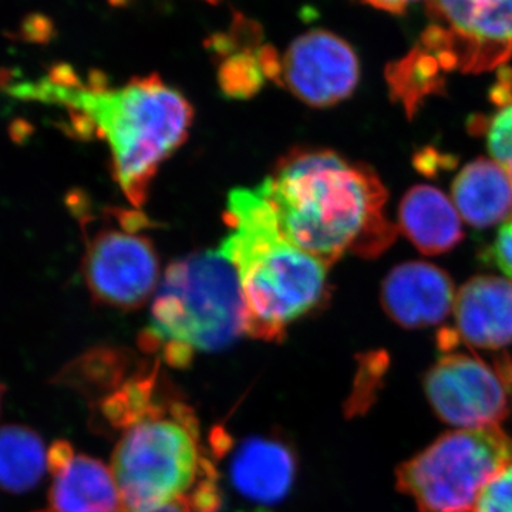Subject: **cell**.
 Masks as SVG:
<instances>
[{
  "label": "cell",
  "mask_w": 512,
  "mask_h": 512,
  "mask_svg": "<svg viewBox=\"0 0 512 512\" xmlns=\"http://www.w3.org/2000/svg\"><path fill=\"white\" fill-rule=\"evenodd\" d=\"M458 335L474 348L498 350L512 343V281L476 276L457 292Z\"/></svg>",
  "instance_id": "13"
},
{
  "label": "cell",
  "mask_w": 512,
  "mask_h": 512,
  "mask_svg": "<svg viewBox=\"0 0 512 512\" xmlns=\"http://www.w3.org/2000/svg\"><path fill=\"white\" fill-rule=\"evenodd\" d=\"M423 387L437 417L457 429L498 426L507 417L503 377L477 357H441L424 376Z\"/></svg>",
  "instance_id": "9"
},
{
  "label": "cell",
  "mask_w": 512,
  "mask_h": 512,
  "mask_svg": "<svg viewBox=\"0 0 512 512\" xmlns=\"http://www.w3.org/2000/svg\"><path fill=\"white\" fill-rule=\"evenodd\" d=\"M498 110L488 121V151L512 181V73L494 89Z\"/></svg>",
  "instance_id": "20"
},
{
  "label": "cell",
  "mask_w": 512,
  "mask_h": 512,
  "mask_svg": "<svg viewBox=\"0 0 512 512\" xmlns=\"http://www.w3.org/2000/svg\"><path fill=\"white\" fill-rule=\"evenodd\" d=\"M365 2L372 5L373 8L384 10V12L403 13L409 8V5L417 0H365Z\"/></svg>",
  "instance_id": "23"
},
{
  "label": "cell",
  "mask_w": 512,
  "mask_h": 512,
  "mask_svg": "<svg viewBox=\"0 0 512 512\" xmlns=\"http://www.w3.org/2000/svg\"><path fill=\"white\" fill-rule=\"evenodd\" d=\"M451 197L471 227L490 228L512 218V181L494 160L468 163L454 180Z\"/></svg>",
  "instance_id": "16"
},
{
  "label": "cell",
  "mask_w": 512,
  "mask_h": 512,
  "mask_svg": "<svg viewBox=\"0 0 512 512\" xmlns=\"http://www.w3.org/2000/svg\"><path fill=\"white\" fill-rule=\"evenodd\" d=\"M207 2L215 3V2H218V0H207Z\"/></svg>",
  "instance_id": "27"
},
{
  "label": "cell",
  "mask_w": 512,
  "mask_h": 512,
  "mask_svg": "<svg viewBox=\"0 0 512 512\" xmlns=\"http://www.w3.org/2000/svg\"><path fill=\"white\" fill-rule=\"evenodd\" d=\"M456 296L447 272L423 261L397 265L384 278L380 291L384 312L404 329L439 325L453 311Z\"/></svg>",
  "instance_id": "11"
},
{
  "label": "cell",
  "mask_w": 512,
  "mask_h": 512,
  "mask_svg": "<svg viewBox=\"0 0 512 512\" xmlns=\"http://www.w3.org/2000/svg\"><path fill=\"white\" fill-rule=\"evenodd\" d=\"M10 92L66 107L77 136L103 140L114 178L137 208L147 201L160 165L184 143L194 119L190 101L157 74L110 86L97 70L82 79L69 64H57L42 82L18 84Z\"/></svg>",
  "instance_id": "1"
},
{
  "label": "cell",
  "mask_w": 512,
  "mask_h": 512,
  "mask_svg": "<svg viewBox=\"0 0 512 512\" xmlns=\"http://www.w3.org/2000/svg\"><path fill=\"white\" fill-rule=\"evenodd\" d=\"M434 25L420 42L453 69L481 73L512 56V0H427Z\"/></svg>",
  "instance_id": "8"
},
{
  "label": "cell",
  "mask_w": 512,
  "mask_h": 512,
  "mask_svg": "<svg viewBox=\"0 0 512 512\" xmlns=\"http://www.w3.org/2000/svg\"><path fill=\"white\" fill-rule=\"evenodd\" d=\"M359 79L355 50L328 30L303 33L281 56L279 83L309 106L330 107L348 99Z\"/></svg>",
  "instance_id": "10"
},
{
  "label": "cell",
  "mask_w": 512,
  "mask_h": 512,
  "mask_svg": "<svg viewBox=\"0 0 512 512\" xmlns=\"http://www.w3.org/2000/svg\"><path fill=\"white\" fill-rule=\"evenodd\" d=\"M47 451L35 430L19 424L0 427V490L32 491L45 476Z\"/></svg>",
  "instance_id": "17"
},
{
  "label": "cell",
  "mask_w": 512,
  "mask_h": 512,
  "mask_svg": "<svg viewBox=\"0 0 512 512\" xmlns=\"http://www.w3.org/2000/svg\"><path fill=\"white\" fill-rule=\"evenodd\" d=\"M510 466L512 439L500 426L457 429L397 468V487L420 512H471Z\"/></svg>",
  "instance_id": "6"
},
{
  "label": "cell",
  "mask_w": 512,
  "mask_h": 512,
  "mask_svg": "<svg viewBox=\"0 0 512 512\" xmlns=\"http://www.w3.org/2000/svg\"><path fill=\"white\" fill-rule=\"evenodd\" d=\"M225 221L229 232L218 251L237 271L247 333L281 342L292 322L322 302L329 268L285 237L258 188L229 192Z\"/></svg>",
  "instance_id": "3"
},
{
  "label": "cell",
  "mask_w": 512,
  "mask_h": 512,
  "mask_svg": "<svg viewBox=\"0 0 512 512\" xmlns=\"http://www.w3.org/2000/svg\"><path fill=\"white\" fill-rule=\"evenodd\" d=\"M258 191L285 237L328 268L348 254L375 258L396 238L384 214L387 191L375 171L335 151L292 150Z\"/></svg>",
  "instance_id": "2"
},
{
  "label": "cell",
  "mask_w": 512,
  "mask_h": 512,
  "mask_svg": "<svg viewBox=\"0 0 512 512\" xmlns=\"http://www.w3.org/2000/svg\"><path fill=\"white\" fill-rule=\"evenodd\" d=\"M471 512H512V466L484 488Z\"/></svg>",
  "instance_id": "21"
},
{
  "label": "cell",
  "mask_w": 512,
  "mask_h": 512,
  "mask_svg": "<svg viewBox=\"0 0 512 512\" xmlns=\"http://www.w3.org/2000/svg\"><path fill=\"white\" fill-rule=\"evenodd\" d=\"M148 220L140 212L114 210V222L87 239L83 275L97 302L110 308L137 309L160 285V259L143 234Z\"/></svg>",
  "instance_id": "7"
},
{
  "label": "cell",
  "mask_w": 512,
  "mask_h": 512,
  "mask_svg": "<svg viewBox=\"0 0 512 512\" xmlns=\"http://www.w3.org/2000/svg\"><path fill=\"white\" fill-rule=\"evenodd\" d=\"M26 35L30 37V40H35V42H40V40H47V35H49V23H46V19L37 18V16H33L32 22L26 23L25 25Z\"/></svg>",
  "instance_id": "24"
},
{
  "label": "cell",
  "mask_w": 512,
  "mask_h": 512,
  "mask_svg": "<svg viewBox=\"0 0 512 512\" xmlns=\"http://www.w3.org/2000/svg\"><path fill=\"white\" fill-rule=\"evenodd\" d=\"M244 333L237 271L220 251H201L173 262L161 276L140 345L170 366L185 367L195 353L228 348Z\"/></svg>",
  "instance_id": "5"
},
{
  "label": "cell",
  "mask_w": 512,
  "mask_h": 512,
  "mask_svg": "<svg viewBox=\"0 0 512 512\" xmlns=\"http://www.w3.org/2000/svg\"><path fill=\"white\" fill-rule=\"evenodd\" d=\"M47 466L53 474V512H124L116 478L103 461L74 453L67 441H56L47 451Z\"/></svg>",
  "instance_id": "12"
},
{
  "label": "cell",
  "mask_w": 512,
  "mask_h": 512,
  "mask_svg": "<svg viewBox=\"0 0 512 512\" xmlns=\"http://www.w3.org/2000/svg\"><path fill=\"white\" fill-rule=\"evenodd\" d=\"M111 471L124 511L180 500L204 504L218 495L217 470L202 450L194 410L168 387L124 427Z\"/></svg>",
  "instance_id": "4"
},
{
  "label": "cell",
  "mask_w": 512,
  "mask_h": 512,
  "mask_svg": "<svg viewBox=\"0 0 512 512\" xmlns=\"http://www.w3.org/2000/svg\"><path fill=\"white\" fill-rule=\"evenodd\" d=\"M440 72H446L439 57L424 46H416L400 62L394 63L387 70L390 86L399 94L407 106L412 101L420 99L424 94L431 93L441 86L443 77Z\"/></svg>",
  "instance_id": "18"
},
{
  "label": "cell",
  "mask_w": 512,
  "mask_h": 512,
  "mask_svg": "<svg viewBox=\"0 0 512 512\" xmlns=\"http://www.w3.org/2000/svg\"><path fill=\"white\" fill-rule=\"evenodd\" d=\"M3 386L0 384V404H2Z\"/></svg>",
  "instance_id": "26"
},
{
  "label": "cell",
  "mask_w": 512,
  "mask_h": 512,
  "mask_svg": "<svg viewBox=\"0 0 512 512\" xmlns=\"http://www.w3.org/2000/svg\"><path fill=\"white\" fill-rule=\"evenodd\" d=\"M399 228L426 255L446 254L463 239V225L453 200L431 185H416L404 195Z\"/></svg>",
  "instance_id": "15"
},
{
  "label": "cell",
  "mask_w": 512,
  "mask_h": 512,
  "mask_svg": "<svg viewBox=\"0 0 512 512\" xmlns=\"http://www.w3.org/2000/svg\"><path fill=\"white\" fill-rule=\"evenodd\" d=\"M488 259L512 279V218L498 229L493 244L488 248Z\"/></svg>",
  "instance_id": "22"
},
{
  "label": "cell",
  "mask_w": 512,
  "mask_h": 512,
  "mask_svg": "<svg viewBox=\"0 0 512 512\" xmlns=\"http://www.w3.org/2000/svg\"><path fill=\"white\" fill-rule=\"evenodd\" d=\"M39 512H50V511H39Z\"/></svg>",
  "instance_id": "28"
},
{
  "label": "cell",
  "mask_w": 512,
  "mask_h": 512,
  "mask_svg": "<svg viewBox=\"0 0 512 512\" xmlns=\"http://www.w3.org/2000/svg\"><path fill=\"white\" fill-rule=\"evenodd\" d=\"M261 46H228L218 53V82L229 97L247 99L261 90L266 80L259 60Z\"/></svg>",
  "instance_id": "19"
},
{
  "label": "cell",
  "mask_w": 512,
  "mask_h": 512,
  "mask_svg": "<svg viewBox=\"0 0 512 512\" xmlns=\"http://www.w3.org/2000/svg\"><path fill=\"white\" fill-rule=\"evenodd\" d=\"M296 456L285 441L252 436L242 440L229 460V480L252 503L284 500L296 477Z\"/></svg>",
  "instance_id": "14"
},
{
  "label": "cell",
  "mask_w": 512,
  "mask_h": 512,
  "mask_svg": "<svg viewBox=\"0 0 512 512\" xmlns=\"http://www.w3.org/2000/svg\"><path fill=\"white\" fill-rule=\"evenodd\" d=\"M124 512H195L192 510L190 504L187 501L180 500L174 501V503L161 505V507L151 508V510L143 511H124Z\"/></svg>",
  "instance_id": "25"
}]
</instances>
